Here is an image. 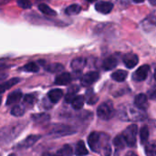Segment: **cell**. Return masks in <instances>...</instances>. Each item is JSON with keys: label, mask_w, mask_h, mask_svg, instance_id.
Masks as SVG:
<instances>
[{"label": "cell", "mask_w": 156, "mask_h": 156, "mask_svg": "<svg viewBox=\"0 0 156 156\" xmlns=\"http://www.w3.org/2000/svg\"><path fill=\"white\" fill-rule=\"evenodd\" d=\"M22 98V92L17 90H15L13 92H11L7 99H6V105H13V104H16Z\"/></svg>", "instance_id": "13"}, {"label": "cell", "mask_w": 156, "mask_h": 156, "mask_svg": "<svg viewBox=\"0 0 156 156\" xmlns=\"http://www.w3.org/2000/svg\"><path fill=\"white\" fill-rule=\"evenodd\" d=\"M133 1L134 3H143L144 0H133Z\"/></svg>", "instance_id": "38"}, {"label": "cell", "mask_w": 156, "mask_h": 156, "mask_svg": "<svg viewBox=\"0 0 156 156\" xmlns=\"http://www.w3.org/2000/svg\"><path fill=\"white\" fill-rule=\"evenodd\" d=\"M138 128L135 124L130 125L127 129L123 132L122 136L125 140V143L130 147H133L136 144V137H137Z\"/></svg>", "instance_id": "4"}, {"label": "cell", "mask_w": 156, "mask_h": 156, "mask_svg": "<svg viewBox=\"0 0 156 156\" xmlns=\"http://www.w3.org/2000/svg\"><path fill=\"white\" fill-rule=\"evenodd\" d=\"M46 69L51 73H58V72H61L64 69V66L59 63H54L46 67Z\"/></svg>", "instance_id": "26"}, {"label": "cell", "mask_w": 156, "mask_h": 156, "mask_svg": "<svg viewBox=\"0 0 156 156\" xmlns=\"http://www.w3.org/2000/svg\"><path fill=\"white\" fill-rule=\"evenodd\" d=\"M48 99L52 103H57L60 101V99L63 96V91L59 89H55V90H51L48 94Z\"/></svg>", "instance_id": "16"}, {"label": "cell", "mask_w": 156, "mask_h": 156, "mask_svg": "<svg viewBox=\"0 0 156 156\" xmlns=\"http://www.w3.org/2000/svg\"><path fill=\"white\" fill-rule=\"evenodd\" d=\"M24 112H25V108L21 105H16L11 110V114L15 117H20L24 114Z\"/></svg>", "instance_id": "29"}, {"label": "cell", "mask_w": 156, "mask_h": 156, "mask_svg": "<svg viewBox=\"0 0 156 156\" xmlns=\"http://www.w3.org/2000/svg\"><path fill=\"white\" fill-rule=\"evenodd\" d=\"M128 76V73L127 71L125 70H122V69H120V70H117L115 72H113L112 74V79L117 82H122L126 80Z\"/></svg>", "instance_id": "18"}, {"label": "cell", "mask_w": 156, "mask_h": 156, "mask_svg": "<svg viewBox=\"0 0 156 156\" xmlns=\"http://www.w3.org/2000/svg\"><path fill=\"white\" fill-rule=\"evenodd\" d=\"M24 102L28 105H33L36 102V97L32 94H27L24 98Z\"/></svg>", "instance_id": "34"}, {"label": "cell", "mask_w": 156, "mask_h": 156, "mask_svg": "<svg viewBox=\"0 0 156 156\" xmlns=\"http://www.w3.org/2000/svg\"><path fill=\"white\" fill-rule=\"evenodd\" d=\"M113 144H114V146H115L117 149H123V148L125 147L126 143H125V140H124L122 134V135H118V136H116V137L114 138V140H113Z\"/></svg>", "instance_id": "27"}, {"label": "cell", "mask_w": 156, "mask_h": 156, "mask_svg": "<svg viewBox=\"0 0 156 156\" xmlns=\"http://www.w3.org/2000/svg\"><path fill=\"white\" fill-rule=\"evenodd\" d=\"M38 9H39V11H41L43 14H45L47 16H56L57 15L56 11L53 10L50 6H48L46 4H40L38 5Z\"/></svg>", "instance_id": "24"}, {"label": "cell", "mask_w": 156, "mask_h": 156, "mask_svg": "<svg viewBox=\"0 0 156 156\" xmlns=\"http://www.w3.org/2000/svg\"><path fill=\"white\" fill-rule=\"evenodd\" d=\"M55 156H56V155H55Z\"/></svg>", "instance_id": "42"}, {"label": "cell", "mask_w": 156, "mask_h": 156, "mask_svg": "<svg viewBox=\"0 0 156 156\" xmlns=\"http://www.w3.org/2000/svg\"><path fill=\"white\" fill-rule=\"evenodd\" d=\"M86 58H77L71 61V69L74 71H80L86 66Z\"/></svg>", "instance_id": "14"}, {"label": "cell", "mask_w": 156, "mask_h": 156, "mask_svg": "<svg viewBox=\"0 0 156 156\" xmlns=\"http://www.w3.org/2000/svg\"><path fill=\"white\" fill-rule=\"evenodd\" d=\"M134 104H135V107L140 109V110H145L147 109L148 107V99L146 97L145 94H138L136 97H135V100H134Z\"/></svg>", "instance_id": "11"}, {"label": "cell", "mask_w": 156, "mask_h": 156, "mask_svg": "<svg viewBox=\"0 0 156 156\" xmlns=\"http://www.w3.org/2000/svg\"><path fill=\"white\" fill-rule=\"evenodd\" d=\"M78 91H79V87H78V86H72V87L69 89L68 94H67L66 97H65V101H66V102H71L72 100L76 97V93H77Z\"/></svg>", "instance_id": "25"}, {"label": "cell", "mask_w": 156, "mask_h": 156, "mask_svg": "<svg viewBox=\"0 0 156 156\" xmlns=\"http://www.w3.org/2000/svg\"><path fill=\"white\" fill-rule=\"evenodd\" d=\"M32 120L35 122L36 124L37 125H43L48 122L50 117L47 113H40V114H34L32 115Z\"/></svg>", "instance_id": "17"}, {"label": "cell", "mask_w": 156, "mask_h": 156, "mask_svg": "<svg viewBox=\"0 0 156 156\" xmlns=\"http://www.w3.org/2000/svg\"><path fill=\"white\" fill-rule=\"evenodd\" d=\"M23 69L27 72H37L39 70V67L35 62H29L23 67Z\"/></svg>", "instance_id": "30"}, {"label": "cell", "mask_w": 156, "mask_h": 156, "mask_svg": "<svg viewBox=\"0 0 156 156\" xmlns=\"http://www.w3.org/2000/svg\"><path fill=\"white\" fill-rule=\"evenodd\" d=\"M97 115L100 119L109 121L114 115L113 104L111 101H106L101 104L97 109Z\"/></svg>", "instance_id": "3"}, {"label": "cell", "mask_w": 156, "mask_h": 156, "mask_svg": "<svg viewBox=\"0 0 156 156\" xmlns=\"http://www.w3.org/2000/svg\"><path fill=\"white\" fill-rule=\"evenodd\" d=\"M40 135H35V134H31L29 136H27L24 141H22L19 144L18 147L19 148H28L33 146L39 139H40Z\"/></svg>", "instance_id": "9"}, {"label": "cell", "mask_w": 156, "mask_h": 156, "mask_svg": "<svg viewBox=\"0 0 156 156\" xmlns=\"http://www.w3.org/2000/svg\"><path fill=\"white\" fill-rule=\"evenodd\" d=\"M120 117L123 121H143L146 115L143 112V110L136 107H123L120 112Z\"/></svg>", "instance_id": "1"}, {"label": "cell", "mask_w": 156, "mask_h": 156, "mask_svg": "<svg viewBox=\"0 0 156 156\" xmlns=\"http://www.w3.org/2000/svg\"><path fill=\"white\" fill-rule=\"evenodd\" d=\"M16 3H17L18 6H20L21 8H24V9H28L32 5L30 0H17Z\"/></svg>", "instance_id": "32"}, {"label": "cell", "mask_w": 156, "mask_h": 156, "mask_svg": "<svg viewBox=\"0 0 156 156\" xmlns=\"http://www.w3.org/2000/svg\"><path fill=\"white\" fill-rule=\"evenodd\" d=\"M149 72H150V66L143 65L133 73V79L136 81H143V80H146Z\"/></svg>", "instance_id": "6"}, {"label": "cell", "mask_w": 156, "mask_h": 156, "mask_svg": "<svg viewBox=\"0 0 156 156\" xmlns=\"http://www.w3.org/2000/svg\"><path fill=\"white\" fill-rule=\"evenodd\" d=\"M84 102H85V99H84V97L81 96V95L76 96V97L72 100V101H71L72 107H73V109H75V110H80V109H82V108H83V105H84Z\"/></svg>", "instance_id": "21"}, {"label": "cell", "mask_w": 156, "mask_h": 156, "mask_svg": "<svg viewBox=\"0 0 156 156\" xmlns=\"http://www.w3.org/2000/svg\"><path fill=\"white\" fill-rule=\"evenodd\" d=\"M100 154L101 156H111L112 154V149H111V146L107 144L106 145H104L101 151H100Z\"/></svg>", "instance_id": "33"}, {"label": "cell", "mask_w": 156, "mask_h": 156, "mask_svg": "<svg viewBox=\"0 0 156 156\" xmlns=\"http://www.w3.org/2000/svg\"><path fill=\"white\" fill-rule=\"evenodd\" d=\"M0 104H1V98H0Z\"/></svg>", "instance_id": "41"}, {"label": "cell", "mask_w": 156, "mask_h": 156, "mask_svg": "<svg viewBox=\"0 0 156 156\" xmlns=\"http://www.w3.org/2000/svg\"><path fill=\"white\" fill-rule=\"evenodd\" d=\"M81 11V7L80 5L74 4V5H70L69 6H68L65 9V13L69 16H72V15H78L80 12Z\"/></svg>", "instance_id": "23"}, {"label": "cell", "mask_w": 156, "mask_h": 156, "mask_svg": "<svg viewBox=\"0 0 156 156\" xmlns=\"http://www.w3.org/2000/svg\"><path fill=\"white\" fill-rule=\"evenodd\" d=\"M155 144L149 143L145 146V154L147 156H155Z\"/></svg>", "instance_id": "31"}, {"label": "cell", "mask_w": 156, "mask_h": 156, "mask_svg": "<svg viewBox=\"0 0 156 156\" xmlns=\"http://www.w3.org/2000/svg\"><path fill=\"white\" fill-rule=\"evenodd\" d=\"M140 139H141V143L143 144H144L148 139H149V130L147 126H144L142 127L141 131H140Z\"/></svg>", "instance_id": "28"}, {"label": "cell", "mask_w": 156, "mask_h": 156, "mask_svg": "<svg viewBox=\"0 0 156 156\" xmlns=\"http://www.w3.org/2000/svg\"><path fill=\"white\" fill-rule=\"evenodd\" d=\"M17 82H19V79H17V78H13V79H11V80H8V81L0 84V94H1V93H4L6 90H8V89H10V88H12L13 86H15Z\"/></svg>", "instance_id": "19"}, {"label": "cell", "mask_w": 156, "mask_h": 156, "mask_svg": "<svg viewBox=\"0 0 156 156\" xmlns=\"http://www.w3.org/2000/svg\"><path fill=\"white\" fill-rule=\"evenodd\" d=\"M95 9L102 14H109L113 9V4L108 1H100L95 5Z\"/></svg>", "instance_id": "8"}, {"label": "cell", "mask_w": 156, "mask_h": 156, "mask_svg": "<svg viewBox=\"0 0 156 156\" xmlns=\"http://www.w3.org/2000/svg\"><path fill=\"white\" fill-rule=\"evenodd\" d=\"M104 134H101L99 133H91L89 137H88V144L90 147V149L95 152V153H100L101 149L106 145L107 144H103V138H104Z\"/></svg>", "instance_id": "2"}, {"label": "cell", "mask_w": 156, "mask_h": 156, "mask_svg": "<svg viewBox=\"0 0 156 156\" xmlns=\"http://www.w3.org/2000/svg\"><path fill=\"white\" fill-rule=\"evenodd\" d=\"M149 1L153 5H156V0H149Z\"/></svg>", "instance_id": "37"}, {"label": "cell", "mask_w": 156, "mask_h": 156, "mask_svg": "<svg viewBox=\"0 0 156 156\" xmlns=\"http://www.w3.org/2000/svg\"><path fill=\"white\" fill-rule=\"evenodd\" d=\"M8 156H16V154H9Z\"/></svg>", "instance_id": "40"}, {"label": "cell", "mask_w": 156, "mask_h": 156, "mask_svg": "<svg viewBox=\"0 0 156 156\" xmlns=\"http://www.w3.org/2000/svg\"><path fill=\"white\" fill-rule=\"evenodd\" d=\"M76 131L74 129H72L70 126H67V125H58V127L53 128L52 130V133L54 134H58V135H69L74 133Z\"/></svg>", "instance_id": "10"}, {"label": "cell", "mask_w": 156, "mask_h": 156, "mask_svg": "<svg viewBox=\"0 0 156 156\" xmlns=\"http://www.w3.org/2000/svg\"><path fill=\"white\" fill-rule=\"evenodd\" d=\"M100 78V75L97 71H90L86 73L80 80V83L84 87H89L91 84H93L95 81H97Z\"/></svg>", "instance_id": "5"}, {"label": "cell", "mask_w": 156, "mask_h": 156, "mask_svg": "<svg viewBox=\"0 0 156 156\" xmlns=\"http://www.w3.org/2000/svg\"><path fill=\"white\" fill-rule=\"evenodd\" d=\"M122 61L128 69H133L139 62V58L136 54L129 53L123 56Z\"/></svg>", "instance_id": "7"}, {"label": "cell", "mask_w": 156, "mask_h": 156, "mask_svg": "<svg viewBox=\"0 0 156 156\" xmlns=\"http://www.w3.org/2000/svg\"><path fill=\"white\" fill-rule=\"evenodd\" d=\"M71 75L68 72H63L61 74H59L58 76H57L56 80H55V83L57 85H68L69 83L71 82Z\"/></svg>", "instance_id": "12"}, {"label": "cell", "mask_w": 156, "mask_h": 156, "mask_svg": "<svg viewBox=\"0 0 156 156\" xmlns=\"http://www.w3.org/2000/svg\"><path fill=\"white\" fill-rule=\"evenodd\" d=\"M88 150L85 146V144L83 143V141H79L77 145H76V150H75V154L77 156H84L88 154Z\"/></svg>", "instance_id": "20"}, {"label": "cell", "mask_w": 156, "mask_h": 156, "mask_svg": "<svg viewBox=\"0 0 156 156\" xmlns=\"http://www.w3.org/2000/svg\"><path fill=\"white\" fill-rule=\"evenodd\" d=\"M98 100H99V98H98L95 94H93V93L91 92V96H90V97L88 98L87 101H88L89 104H94V103H96V102L98 101Z\"/></svg>", "instance_id": "35"}, {"label": "cell", "mask_w": 156, "mask_h": 156, "mask_svg": "<svg viewBox=\"0 0 156 156\" xmlns=\"http://www.w3.org/2000/svg\"><path fill=\"white\" fill-rule=\"evenodd\" d=\"M87 1H89V2H95V1H97V0H87Z\"/></svg>", "instance_id": "39"}, {"label": "cell", "mask_w": 156, "mask_h": 156, "mask_svg": "<svg viewBox=\"0 0 156 156\" xmlns=\"http://www.w3.org/2000/svg\"><path fill=\"white\" fill-rule=\"evenodd\" d=\"M118 64V60L115 57L113 56H110L108 57L107 58L104 59L103 63H102V68L105 69V70H111L114 68H116Z\"/></svg>", "instance_id": "15"}, {"label": "cell", "mask_w": 156, "mask_h": 156, "mask_svg": "<svg viewBox=\"0 0 156 156\" xmlns=\"http://www.w3.org/2000/svg\"><path fill=\"white\" fill-rule=\"evenodd\" d=\"M72 154H73V151H72L71 146L69 144H66V145H63L58 151L56 156H72Z\"/></svg>", "instance_id": "22"}, {"label": "cell", "mask_w": 156, "mask_h": 156, "mask_svg": "<svg viewBox=\"0 0 156 156\" xmlns=\"http://www.w3.org/2000/svg\"><path fill=\"white\" fill-rule=\"evenodd\" d=\"M125 156H137V154H135L133 153V152H129V153H127V154Z\"/></svg>", "instance_id": "36"}]
</instances>
